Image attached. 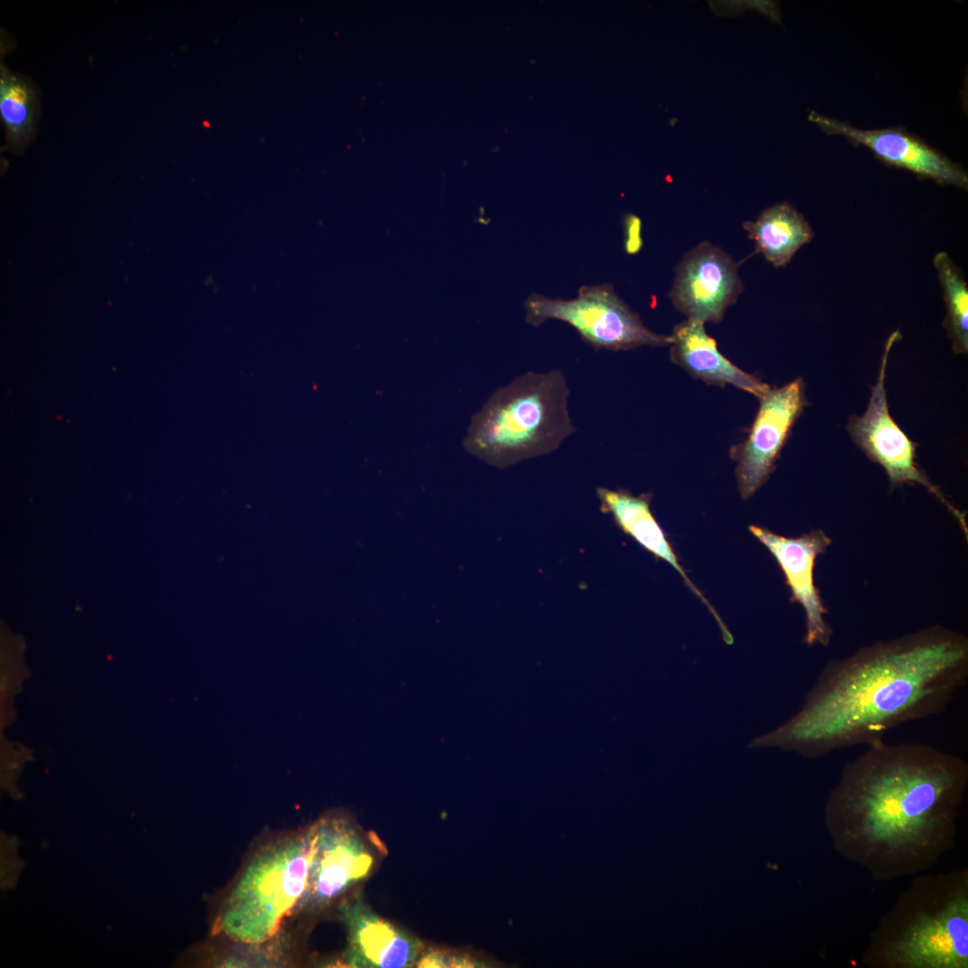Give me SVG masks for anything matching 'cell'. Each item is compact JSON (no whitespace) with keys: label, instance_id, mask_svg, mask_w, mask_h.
Returning a JSON list of instances; mask_svg holds the SVG:
<instances>
[{"label":"cell","instance_id":"cell-1","mask_svg":"<svg viewBox=\"0 0 968 968\" xmlns=\"http://www.w3.org/2000/svg\"><path fill=\"white\" fill-rule=\"evenodd\" d=\"M867 747L828 793L827 834L841 857L876 880L916 875L955 843L968 765L929 744Z\"/></svg>","mask_w":968,"mask_h":968},{"label":"cell","instance_id":"cell-2","mask_svg":"<svg viewBox=\"0 0 968 968\" xmlns=\"http://www.w3.org/2000/svg\"><path fill=\"white\" fill-rule=\"evenodd\" d=\"M968 680V639L942 626L865 646L829 661L785 723L756 738L817 758L869 745L888 730L943 713Z\"/></svg>","mask_w":968,"mask_h":968},{"label":"cell","instance_id":"cell-3","mask_svg":"<svg viewBox=\"0 0 968 968\" xmlns=\"http://www.w3.org/2000/svg\"><path fill=\"white\" fill-rule=\"evenodd\" d=\"M569 394L559 369L522 374L497 389L471 416L465 450L500 469L557 450L576 430Z\"/></svg>","mask_w":968,"mask_h":968},{"label":"cell","instance_id":"cell-4","mask_svg":"<svg viewBox=\"0 0 968 968\" xmlns=\"http://www.w3.org/2000/svg\"><path fill=\"white\" fill-rule=\"evenodd\" d=\"M920 878L877 928L866 958L888 968H967L966 872Z\"/></svg>","mask_w":968,"mask_h":968},{"label":"cell","instance_id":"cell-5","mask_svg":"<svg viewBox=\"0 0 968 968\" xmlns=\"http://www.w3.org/2000/svg\"><path fill=\"white\" fill-rule=\"evenodd\" d=\"M315 826L284 835L255 851L224 901L213 933L246 945L272 938L303 903L315 844Z\"/></svg>","mask_w":968,"mask_h":968},{"label":"cell","instance_id":"cell-6","mask_svg":"<svg viewBox=\"0 0 968 968\" xmlns=\"http://www.w3.org/2000/svg\"><path fill=\"white\" fill-rule=\"evenodd\" d=\"M525 320L539 327L549 319L567 323L595 350H627L670 345L671 335L647 328L618 296L611 284L583 285L574 299L532 293L524 303Z\"/></svg>","mask_w":968,"mask_h":968},{"label":"cell","instance_id":"cell-7","mask_svg":"<svg viewBox=\"0 0 968 968\" xmlns=\"http://www.w3.org/2000/svg\"><path fill=\"white\" fill-rule=\"evenodd\" d=\"M899 330L887 338L877 380L871 387L866 411L861 416H851L847 430L854 443L873 462L886 471L891 488L903 484H920L936 497L959 522L967 536L965 515L958 510L933 484L916 462V446L900 428L889 413L885 386L888 355L893 345L901 339Z\"/></svg>","mask_w":968,"mask_h":968},{"label":"cell","instance_id":"cell-8","mask_svg":"<svg viewBox=\"0 0 968 968\" xmlns=\"http://www.w3.org/2000/svg\"><path fill=\"white\" fill-rule=\"evenodd\" d=\"M746 439L730 449L740 497L748 499L769 479L792 428L807 406L805 384L799 377L782 387H770Z\"/></svg>","mask_w":968,"mask_h":968},{"label":"cell","instance_id":"cell-9","mask_svg":"<svg viewBox=\"0 0 968 968\" xmlns=\"http://www.w3.org/2000/svg\"><path fill=\"white\" fill-rule=\"evenodd\" d=\"M742 290L737 262L722 248L703 241L683 255L669 297L687 319L719 323Z\"/></svg>","mask_w":968,"mask_h":968},{"label":"cell","instance_id":"cell-10","mask_svg":"<svg viewBox=\"0 0 968 968\" xmlns=\"http://www.w3.org/2000/svg\"><path fill=\"white\" fill-rule=\"evenodd\" d=\"M315 826V851L303 907L320 909L366 878L374 856L350 820L328 817Z\"/></svg>","mask_w":968,"mask_h":968},{"label":"cell","instance_id":"cell-11","mask_svg":"<svg viewBox=\"0 0 968 968\" xmlns=\"http://www.w3.org/2000/svg\"><path fill=\"white\" fill-rule=\"evenodd\" d=\"M808 118L825 133L842 135L869 148L881 161L941 185L968 188V175L957 163L901 127L863 130L810 111Z\"/></svg>","mask_w":968,"mask_h":968},{"label":"cell","instance_id":"cell-12","mask_svg":"<svg viewBox=\"0 0 968 968\" xmlns=\"http://www.w3.org/2000/svg\"><path fill=\"white\" fill-rule=\"evenodd\" d=\"M748 531L774 556L790 588L791 601L800 604L805 611L804 643L827 646L833 631L824 618L827 609L814 583L813 570L817 557L826 550L831 538L822 530L811 531L797 538H787L756 525H750Z\"/></svg>","mask_w":968,"mask_h":968},{"label":"cell","instance_id":"cell-13","mask_svg":"<svg viewBox=\"0 0 968 968\" xmlns=\"http://www.w3.org/2000/svg\"><path fill=\"white\" fill-rule=\"evenodd\" d=\"M340 916L348 932L346 964L358 968H404L415 965L422 950L416 937L374 912L359 899L343 902Z\"/></svg>","mask_w":968,"mask_h":968},{"label":"cell","instance_id":"cell-14","mask_svg":"<svg viewBox=\"0 0 968 968\" xmlns=\"http://www.w3.org/2000/svg\"><path fill=\"white\" fill-rule=\"evenodd\" d=\"M596 494L600 500L601 513L609 514L624 533L632 537L656 559L664 560L677 570L687 588L712 613L719 624L724 641L729 644H732L733 636L726 625L703 592L687 576L663 530L652 514L650 508L652 494L634 495L624 488L610 489L604 487L597 488Z\"/></svg>","mask_w":968,"mask_h":968},{"label":"cell","instance_id":"cell-15","mask_svg":"<svg viewBox=\"0 0 968 968\" xmlns=\"http://www.w3.org/2000/svg\"><path fill=\"white\" fill-rule=\"evenodd\" d=\"M671 337V361L693 377L718 386L731 385L757 398L771 387L725 358L715 340L707 334L704 323L686 319L673 328Z\"/></svg>","mask_w":968,"mask_h":968},{"label":"cell","instance_id":"cell-16","mask_svg":"<svg viewBox=\"0 0 968 968\" xmlns=\"http://www.w3.org/2000/svg\"><path fill=\"white\" fill-rule=\"evenodd\" d=\"M743 229L754 241L756 253L762 254L775 267L788 264L814 237L808 220L786 202L764 210L756 220L745 221Z\"/></svg>","mask_w":968,"mask_h":968},{"label":"cell","instance_id":"cell-17","mask_svg":"<svg viewBox=\"0 0 968 968\" xmlns=\"http://www.w3.org/2000/svg\"><path fill=\"white\" fill-rule=\"evenodd\" d=\"M37 95L32 84L6 67L0 69V114L12 147L23 148L30 140Z\"/></svg>","mask_w":968,"mask_h":968},{"label":"cell","instance_id":"cell-18","mask_svg":"<svg viewBox=\"0 0 968 968\" xmlns=\"http://www.w3.org/2000/svg\"><path fill=\"white\" fill-rule=\"evenodd\" d=\"M933 264L946 307L944 326L956 354L968 350V288L963 273L946 252L935 255Z\"/></svg>","mask_w":968,"mask_h":968},{"label":"cell","instance_id":"cell-19","mask_svg":"<svg viewBox=\"0 0 968 968\" xmlns=\"http://www.w3.org/2000/svg\"><path fill=\"white\" fill-rule=\"evenodd\" d=\"M418 967H488V962L468 952L452 953L440 949L421 950Z\"/></svg>","mask_w":968,"mask_h":968},{"label":"cell","instance_id":"cell-20","mask_svg":"<svg viewBox=\"0 0 968 968\" xmlns=\"http://www.w3.org/2000/svg\"><path fill=\"white\" fill-rule=\"evenodd\" d=\"M627 239H626V250L628 254H635L639 251L642 246L641 239V220L639 218L633 214H629L626 220Z\"/></svg>","mask_w":968,"mask_h":968}]
</instances>
